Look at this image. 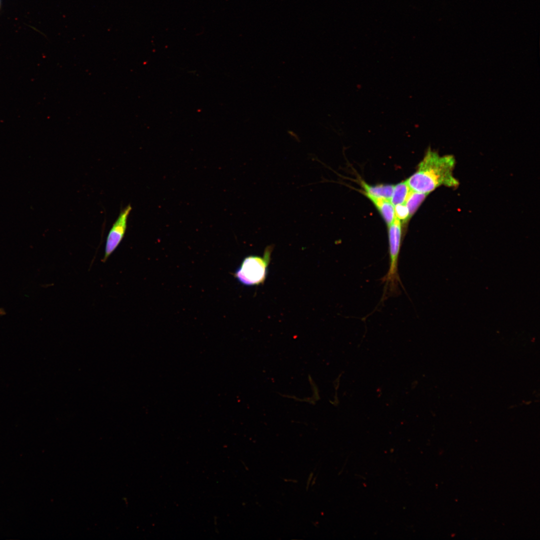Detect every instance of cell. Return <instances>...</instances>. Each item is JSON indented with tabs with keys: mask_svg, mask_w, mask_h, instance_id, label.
I'll return each instance as SVG.
<instances>
[{
	"mask_svg": "<svg viewBox=\"0 0 540 540\" xmlns=\"http://www.w3.org/2000/svg\"><path fill=\"white\" fill-rule=\"evenodd\" d=\"M272 249V246L266 248L262 256L246 257L234 274V276L240 284L247 286L264 284L268 274Z\"/></svg>",
	"mask_w": 540,
	"mask_h": 540,
	"instance_id": "7a4b0ae2",
	"label": "cell"
},
{
	"mask_svg": "<svg viewBox=\"0 0 540 540\" xmlns=\"http://www.w3.org/2000/svg\"><path fill=\"white\" fill-rule=\"evenodd\" d=\"M361 184L364 190V194L386 200H390L394 191V185L380 184L370 186L364 181L361 182Z\"/></svg>",
	"mask_w": 540,
	"mask_h": 540,
	"instance_id": "5b68a950",
	"label": "cell"
},
{
	"mask_svg": "<svg viewBox=\"0 0 540 540\" xmlns=\"http://www.w3.org/2000/svg\"><path fill=\"white\" fill-rule=\"evenodd\" d=\"M410 190V188L406 181L394 186L393 193L390 200L394 206L405 203Z\"/></svg>",
	"mask_w": 540,
	"mask_h": 540,
	"instance_id": "8992f818",
	"label": "cell"
},
{
	"mask_svg": "<svg viewBox=\"0 0 540 540\" xmlns=\"http://www.w3.org/2000/svg\"><path fill=\"white\" fill-rule=\"evenodd\" d=\"M428 194L410 189L405 202L408 210L410 218L414 214Z\"/></svg>",
	"mask_w": 540,
	"mask_h": 540,
	"instance_id": "52a82bcc",
	"label": "cell"
},
{
	"mask_svg": "<svg viewBox=\"0 0 540 540\" xmlns=\"http://www.w3.org/2000/svg\"><path fill=\"white\" fill-rule=\"evenodd\" d=\"M394 209L396 218L398 220L403 222L408 220L410 218L409 212L405 203L396 205Z\"/></svg>",
	"mask_w": 540,
	"mask_h": 540,
	"instance_id": "ba28073f",
	"label": "cell"
},
{
	"mask_svg": "<svg viewBox=\"0 0 540 540\" xmlns=\"http://www.w3.org/2000/svg\"><path fill=\"white\" fill-rule=\"evenodd\" d=\"M132 210L130 204L123 208L110 229L106 240L104 254L102 260L103 262L106 261L123 240L127 228L128 218Z\"/></svg>",
	"mask_w": 540,
	"mask_h": 540,
	"instance_id": "3957f363",
	"label": "cell"
},
{
	"mask_svg": "<svg viewBox=\"0 0 540 540\" xmlns=\"http://www.w3.org/2000/svg\"><path fill=\"white\" fill-rule=\"evenodd\" d=\"M374 204L386 222L389 226L395 218L394 206L390 200L365 194Z\"/></svg>",
	"mask_w": 540,
	"mask_h": 540,
	"instance_id": "277c9868",
	"label": "cell"
},
{
	"mask_svg": "<svg viewBox=\"0 0 540 540\" xmlns=\"http://www.w3.org/2000/svg\"><path fill=\"white\" fill-rule=\"evenodd\" d=\"M456 164L453 156H441L429 149L416 172L406 181L411 190L427 194L442 186L456 188L459 185L454 174Z\"/></svg>",
	"mask_w": 540,
	"mask_h": 540,
	"instance_id": "6da1fadb",
	"label": "cell"
}]
</instances>
